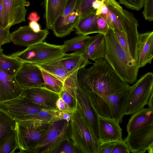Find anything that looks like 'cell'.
<instances>
[{
  "label": "cell",
  "mask_w": 153,
  "mask_h": 153,
  "mask_svg": "<svg viewBox=\"0 0 153 153\" xmlns=\"http://www.w3.org/2000/svg\"><path fill=\"white\" fill-rule=\"evenodd\" d=\"M86 70L92 92L97 96H108L129 85L118 75L104 58L95 60L93 65Z\"/></svg>",
  "instance_id": "obj_1"
},
{
  "label": "cell",
  "mask_w": 153,
  "mask_h": 153,
  "mask_svg": "<svg viewBox=\"0 0 153 153\" xmlns=\"http://www.w3.org/2000/svg\"><path fill=\"white\" fill-rule=\"evenodd\" d=\"M103 35L106 45L104 58L124 81L133 84L137 80L139 69L136 62L120 46L112 30L109 28Z\"/></svg>",
  "instance_id": "obj_2"
},
{
  "label": "cell",
  "mask_w": 153,
  "mask_h": 153,
  "mask_svg": "<svg viewBox=\"0 0 153 153\" xmlns=\"http://www.w3.org/2000/svg\"><path fill=\"white\" fill-rule=\"evenodd\" d=\"M70 114L69 137L79 153H97L99 143L77 100L75 108Z\"/></svg>",
  "instance_id": "obj_3"
},
{
  "label": "cell",
  "mask_w": 153,
  "mask_h": 153,
  "mask_svg": "<svg viewBox=\"0 0 153 153\" xmlns=\"http://www.w3.org/2000/svg\"><path fill=\"white\" fill-rule=\"evenodd\" d=\"M130 86L113 94L103 97L97 96L91 92L89 97L92 105L99 116L112 118L121 123Z\"/></svg>",
  "instance_id": "obj_4"
},
{
  "label": "cell",
  "mask_w": 153,
  "mask_h": 153,
  "mask_svg": "<svg viewBox=\"0 0 153 153\" xmlns=\"http://www.w3.org/2000/svg\"><path fill=\"white\" fill-rule=\"evenodd\" d=\"M52 123L30 120L16 121L14 129L19 152L28 153L46 134Z\"/></svg>",
  "instance_id": "obj_5"
},
{
  "label": "cell",
  "mask_w": 153,
  "mask_h": 153,
  "mask_svg": "<svg viewBox=\"0 0 153 153\" xmlns=\"http://www.w3.org/2000/svg\"><path fill=\"white\" fill-rule=\"evenodd\" d=\"M65 53L63 45H57L42 41L9 56L22 62L31 63L39 65L59 58Z\"/></svg>",
  "instance_id": "obj_6"
},
{
  "label": "cell",
  "mask_w": 153,
  "mask_h": 153,
  "mask_svg": "<svg viewBox=\"0 0 153 153\" xmlns=\"http://www.w3.org/2000/svg\"><path fill=\"white\" fill-rule=\"evenodd\" d=\"M108 13L117 18L127 41L131 57L137 63L136 50L139 32L138 20L131 12L124 9L116 0L106 4Z\"/></svg>",
  "instance_id": "obj_7"
},
{
  "label": "cell",
  "mask_w": 153,
  "mask_h": 153,
  "mask_svg": "<svg viewBox=\"0 0 153 153\" xmlns=\"http://www.w3.org/2000/svg\"><path fill=\"white\" fill-rule=\"evenodd\" d=\"M153 94V74L149 72L130 86L125 105V115L132 114L144 108Z\"/></svg>",
  "instance_id": "obj_8"
},
{
  "label": "cell",
  "mask_w": 153,
  "mask_h": 153,
  "mask_svg": "<svg viewBox=\"0 0 153 153\" xmlns=\"http://www.w3.org/2000/svg\"><path fill=\"white\" fill-rule=\"evenodd\" d=\"M69 123L61 120L52 123L44 136L28 153H54L69 137Z\"/></svg>",
  "instance_id": "obj_9"
},
{
  "label": "cell",
  "mask_w": 153,
  "mask_h": 153,
  "mask_svg": "<svg viewBox=\"0 0 153 153\" xmlns=\"http://www.w3.org/2000/svg\"><path fill=\"white\" fill-rule=\"evenodd\" d=\"M47 108L28 100L21 95L13 99L0 101V111L15 121Z\"/></svg>",
  "instance_id": "obj_10"
},
{
  "label": "cell",
  "mask_w": 153,
  "mask_h": 153,
  "mask_svg": "<svg viewBox=\"0 0 153 153\" xmlns=\"http://www.w3.org/2000/svg\"><path fill=\"white\" fill-rule=\"evenodd\" d=\"M76 100L81 106L95 139L99 144V116L91 103L88 92L79 84L78 81L76 87Z\"/></svg>",
  "instance_id": "obj_11"
},
{
  "label": "cell",
  "mask_w": 153,
  "mask_h": 153,
  "mask_svg": "<svg viewBox=\"0 0 153 153\" xmlns=\"http://www.w3.org/2000/svg\"><path fill=\"white\" fill-rule=\"evenodd\" d=\"M123 140L130 152L145 153L153 146V125L128 133Z\"/></svg>",
  "instance_id": "obj_12"
},
{
  "label": "cell",
  "mask_w": 153,
  "mask_h": 153,
  "mask_svg": "<svg viewBox=\"0 0 153 153\" xmlns=\"http://www.w3.org/2000/svg\"><path fill=\"white\" fill-rule=\"evenodd\" d=\"M15 78L23 89L45 87L41 70L35 64L23 62L15 76Z\"/></svg>",
  "instance_id": "obj_13"
},
{
  "label": "cell",
  "mask_w": 153,
  "mask_h": 153,
  "mask_svg": "<svg viewBox=\"0 0 153 153\" xmlns=\"http://www.w3.org/2000/svg\"><path fill=\"white\" fill-rule=\"evenodd\" d=\"M28 100L36 104L57 111L56 102L59 94L45 87H35L23 89L20 94Z\"/></svg>",
  "instance_id": "obj_14"
},
{
  "label": "cell",
  "mask_w": 153,
  "mask_h": 153,
  "mask_svg": "<svg viewBox=\"0 0 153 153\" xmlns=\"http://www.w3.org/2000/svg\"><path fill=\"white\" fill-rule=\"evenodd\" d=\"M49 32L47 29L34 32L28 26L20 27L10 34V40L14 44L28 47L44 41Z\"/></svg>",
  "instance_id": "obj_15"
},
{
  "label": "cell",
  "mask_w": 153,
  "mask_h": 153,
  "mask_svg": "<svg viewBox=\"0 0 153 153\" xmlns=\"http://www.w3.org/2000/svg\"><path fill=\"white\" fill-rule=\"evenodd\" d=\"M4 13L8 28L25 22L27 10L30 5L26 0H3Z\"/></svg>",
  "instance_id": "obj_16"
},
{
  "label": "cell",
  "mask_w": 153,
  "mask_h": 153,
  "mask_svg": "<svg viewBox=\"0 0 153 153\" xmlns=\"http://www.w3.org/2000/svg\"><path fill=\"white\" fill-rule=\"evenodd\" d=\"M118 121L112 118L99 116V144L109 142L123 141L122 129Z\"/></svg>",
  "instance_id": "obj_17"
},
{
  "label": "cell",
  "mask_w": 153,
  "mask_h": 153,
  "mask_svg": "<svg viewBox=\"0 0 153 153\" xmlns=\"http://www.w3.org/2000/svg\"><path fill=\"white\" fill-rule=\"evenodd\" d=\"M138 68L151 64L153 58V31L139 33L136 50Z\"/></svg>",
  "instance_id": "obj_18"
},
{
  "label": "cell",
  "mask_w": 153,
  "mask_h": 153,
  "mask_svg": "<svg viewBox=\"0 0 153 153\" xmlns=\"http://www.w3.org/2000/svg\"><path fill=\"white\" fill-rule=\"evenodd\" d=\"M22 90L15 77L8 75L0 67V101L19 97Z\"/></svg>",
  "instance_id": "obj_19"
},
{
  "label": "cell",
  "mask_w": 153,
  "mask_h": 153,
  "mask_svg": "<svg viewBox=\"0 0 153 153\" xmlns=\"http://www.w3.org/2000/svg\"><path fill=\"white\" fill-rule=\"evenodd\" d=\"M132 114L126 126L128 133L153 125V109L144 107Z\"/></svg>",
  "instance_id": "obj_20"
},
{
  "label": "cell",
  "mask_w": 153,
  "mask_h": 153,
  "mask_svg": "<svg viewBox=\"0 0 153 153\" xmlns=\"http://www.w3.org/2000/svg\"><path fill=\"white\" fill-rule=\"evenodd\" d=\"M67 0H44L45 13L47 29L52 30L57 19L61 15Z\"/></svg>",
  "instance_id": "obj_21"
},
{
  "label": "cell",
  "mask_w": 153,
  "mask_h": 153,
  "mask_svg": "<svg viewBox=\"0 0 153 153\" xmlns=\"http://www.w3.org/2000/svg\"><path fill=\"white\" fill-rule=\"evenodd\" d=\"M78 13L74 11L65 17H59L54 23L52 30L57 37L62 38L75 30L74 27L80 19Z\"/></svg>",
  "instance_id": "obj_22"
},
{
  "label": "cell",
  "mask_w": 153,
  "mask_h": 153,
  "mask_svg": "<svg viewBox=\"0 0 153 153\" xmlns=\"http://www.w3.org/2000/svg\"><path fill=\"white\" fill-rule=\"evenodd\" d=\"M106 45L104 35L98 33L91 36V38L85 52L84 55L88 59L94 61L104 58Z\"/></svg>",
  "instance_id": "obj_23"
},
{
  "label": "cell",
  "mask_w": 153,
  "mask_h": 153,
  "mask_svg": "<svg viewBox=\"0 0 153 153\" xmlns=\"http://www.w3.org/2000/svg\"><path fill=\"white\" fill-rule=\"evenodd\" d=\"M60 59L64 67L71 74L91 63L84 54L76 52L65 53Z\"/></svg>",
  "instance_id": "obj_24"
},
{
  "label": "cell",
  "mask_w": 153,
  "mask_h": 153,
  "mask_svg": "<svg viewBox=\"0 0 153 153\" xmlns=\"http://www.w3.org/2000/svg\"><path fill=\"white\" fill-rule=\"evenodd\" d=\"M96 12L80 19L74 27L77 35H88L99 33L97 24L98 16Z\"/></svg>",
  "instance_id": "obj_25"
},
{
  "label": "cell",
  "mask_w": 153,
  "mask_h": 153,
  "mask_svg": "<svg viewBox=\"0 0 153 153\" xmlns=\"http://www.w3.org/2000/svg\"><path fill=\"white\" fill-rule=\"evenodd\" d=\"M91 38L90 36L78 34L71 39L65 41L63 45L65 53L73 51L84 55Z\"/></svg>",
  "instance_id": "obj_26"
},
{
  "label": "cell",
  "mask_w": 153,
  "mask_h": 153,
  "mask_svg": "<svg viewBox=\"0 0 153 153\" xmlns=\"http://www.w3.org/2000/svg\"><path fill=\"white\" fill-rule=\"evenodd\" d=\"M60 58L46 64L37 65L40 68L54 75L64 83L71 74L64 67Z\"/></svg>",
  "instance_id": "obj_27"
},
{
  "label": "cell",
  "mask_w": 153,
  "mask_h": 153,
  "mask_svg": "<svg viewBox=\"0 0 153 153\" xmlns=\"http://www.w3.org/2000/svg\"><path fill=\"white\" fill-rule=\"evenodd\" d=\"M23 62L18 59L0 53V67L8 75L15 77Z\"/></svg>",
  "instance_id": "obj_28"
},
{
  "label": "cell",
  "mask_w": 153,
  "mask_h": 153,
  "mask_svg": "<svg viewBox=\"0 0 153 153\" xmlns=\"http://www.w3.org/2000/svg\"><path fill=\"white\" fill-rule=\"evenodd\" d=\"M19 149L14 128L10 129L0 140V153H14Z\"/></svg>",
  "instance_id": "obj_29"
},
{
  "label": "cell",
  "mask_w": 153,
  "mask_h": 153,
  "mask_svg": "<svg viewBox=\"0 0 153 153\" xmlns=\"http://www.w3.org/2000/svg\"><path fill=\"white\" fill-rule=\"evenodd\" d=\"M39 68L42 75L45 87L54 92L60 94L63 90L64 83L54 75Z\"/></svg>",
  "instance_id": "obj_30"
},
{
  "label": "cell",
  "mask_w": 153,
  "mask_h": 153,
  "mask_svg": "<svg viewBox=\"0 0 153 153\" xmlns=\"http://www.w3.org/2000/svg\"><path fill=\"white\" fill-rule=\"evenodd\" d=\"M96 0H77L74 10L77 12L80 18L96 12L92 7L93 3Z\"/></svg>",
  "instance_id": "obj_31"
},
{
  "label": "cell",
  "mask_w": 153,
  "mask_h": 153,
  "mask_svg": "<svg viewBox=\"0 0 153 153\" xmlns=\"http://www.w3.org/2000/svg\"><path fill=\"white\" fill-rule=\"evenodd\" d=\"M16 121L0 111V140L10 129L14 128Z\"/></svg>",
  "instance_id": "obj_32"
},
{
  "label": "cell",
  "mask_w": 153,
  "mask_h": 153,
  "mask_svg": "<svg viewBox=\"0 0 153 153\" xmlns=\"http://www.w3.org/2000/svg\"><path fill=\"white\" fill-rule=\"evenodd\" d=\"M65 104V110L71 113L76 106V100L67 91L63 90L59 94Z\"/></svg>",
  "instance_id": "obj_33"
},
{
  "label": "cell",
  "mask_w": 153,
  "mask_h": 153,
  "mask_svg": "<svg viewBox=\"0 0 153 153\" xmlns=\"http://www.w3.org/2000/svg\"><path fill=\"white\" fill-rule=\"evenodd\" d=\"M78 153L79 152L77 150L74 146L69 138L65 140L54 152V153Z\"/></svg>",
  "instance_id": "obj_34"
},
{
  "label": "cell",
  "mask_w": 153,
  "mask_h": 153,
  "mask_svg": "<svg viewBox=\"0 0 153 153\" xmlns=\"http://www.w3.org/2000/svg\"><path fill=\"white\" fill-rule=\"evenodd\" d=\"M114 31L117 39L120 46L131 56L127 41L124 33L115 25L114 26Z\"/></svg>",
  "instance_id": "obj_35"
},
{
  "label": "cell",
  "mask_w": 153,
  "mask_h": 153,
  "mask_svg": "<svg viewBox=\"0 0 153 153\" xmlns=\"http://www.w3.org/2000/svg\"><path fill=\"white\" fill-rule=\"evenodd\" d=\"M144 9L142 13L145 19L149 22L153 20V0H145Z\"/></svg>",
  "instance_id": "obj_36"
},
{
  "label": "cell",
  "mask_w": 153,
  "mask_h": 153,
  "mask_svg": "<svg viewBox=\"0 0 153 153\" xmlns=\"http://www.w3.org/2000/svg\"><path fill=\"white\" fill-rule=\"evenodd\" d=\"M145 0H119L120 3L128 8L139 11L142 8Z\"/></svg>",
  "instance_id": "obj_37"
},
{
  "label": "cell",
  "mask_w": 153,
  "mask_h": 153,
  "mask_svg": "<svg viewBox=\"0 0 153 153\" xmlns=\"http://www.w3.org/2000/svg\"><path fill=\"white\" fill-rule=\"evenodd\" d=\"M116 143L109 142L100 143L97 153H111Z\"/></svg>",
  "instance_id": "obj_38"
},
{
  "label": "cell",
  "mask_w": 153,
  "mask_h": 153,
  "mask_svg": "<svg viewBox=\"0 0 153 153\" xmlns=\"http://www.w3.org/2000/svg\"><path fill=\"white\" fill-rule=\"evenodd\" d=\"M10 29L0 27V45H2L10 42Z\"/></svg>",
  "instance_id": "obj_39"
},
{
  "label": "cell",
  "mask_w": 153,
  "mask_h": 153,
  "mask_svg": "<svg viewBox=\"0 0 153 153\" xmlns=\"http://www.w3.org/2000/svg\"><path fill=\"white\" fill-rule=\"evenodd\" d=\"M97 24L99 33L105 35L108 32V26L104 19L100 16L97 17Z\"/></svg>",
  "instance_id": "obj_40"
},
{
  "label": "cell",
  "mask_w": 153,
  "mask_h": 153,
  "mask_svg": "<svg viewBox=\"0 0 153 153\" xmlns=\"http://www.w3.org/2000/svg\"><path fill=\"white\" fill-rule=\"evenodd\" d=\"M130 152L127 146L123 141L121 142H116L111 153H129Z\"/></svg>",
  "instance_id": "obj_41"
},
{
  "label": "cell",
  "mask_w": 153,
  "mask_h": 153,
  "mask_svg": "<svg viewBox=\"0 0 153 153\" xmlns=\"http://www.w3.org/2000/svg\"><path fill=\"white\" fill-rule=\"evenodd\" d=\"M0 27L4 28H8L6 22L3 0H0Z\"/></svg>",
  "instance_id": "obj_42"
},
{
  "label": "cell",
  "mask_w": 153,
  "mask_h": 153,
  "mask_svg": "<svg viewBox=\"0 0 153 153\" xmlns=\"http://www.w3.org/2000/svg\"><path fill=\"white\" fill-rule=\"evenodd\" d=\"M99 16L102 17L105 21L108 26L109 28L111 29L114 31V25L111 21L108 13L100 14Z\"/></svg>",
  "instance_id": "obj_43"
},
{
  "label": "cell",
  "mask_w": 153,
  "mask_h": 153,
  "mask_svg": "<svg viewBox=\"0 0 153 153\" xmlns=\"http://www.w3.org/2000/svg\"><path fill=\"white\" fill-rule=\"evenodd\" d=\"M56 106L57 111H63L65 110V104L60 95L59 97L56 102Z\"/></svg>",
  "instance_id": "obj_44"
},
{
  "label": "cell",
  "mask_w": 153,
  "mask_h": 153,
  "mask_svg": "<svg viewBox=\"0 0 153 153\" xmlns=\"http://www.w3.org/2000/svg\"><path fill=\"white\" fill-rule=\"evenodd\" d=\"M28 26L34 32L36 33L39 32L41 30L40 25L36 22L30 21L29 23Z\"/></svg>",
  "instance_id": "obj_45"
},
{
  "label": "cell",
  "mask_w": 153,
  "mask_h": 153,
  "mask_svg": "<svg viewBox=\"0 0 153 153\" xmlns=\"http://www.w3.org/2000/svg\"><path fill=\"white\" fill-rule=\"evenodd\" d=\"M59 112L61 119L69 123L71 119L70 113L65 111H59Z\"/></svg>",
  "instance_id": "obj_46"
},
{
  "label": "cell",
  "mask_w": 153,
  "mask_h": 153,
  "mask_svg": "<svg viewBox=\"0 0 153 153\" xmlns=\"http://www.w3.org/2000/svg\"><path fill=\"white\" fill-rule=\"evenodd\" d=\"M40 19V16L35 11L32 12L30 13L27 17L28 20L30 21L37 22Z\"/></svg>",
  "instance_id": "obj_47"
},
{
  "label": "cell",
  "mask_w": 153,
  "mask_h": 153,
  "mask_svg": "<svg viewBox=\"0 0 153 153\" xmlns=\"http://www.w3.org/2000/svg\"><path fill=\"white\" fill-rule=\"evenodd\" d=\"M108 10L107 6L104 4L96 11V14L97 16L100 14L108 13Z\"/></svg>",
  "instance_id": "obj_48"
},
{
  "label": "cell",
  "mask_w": 153,
  "mask_h": 153,
  "mask_svg": "<svg viewBox=\"0 0 153 153\" xmlns=\"http://www.w3.org/2000/svg\"><path fill=\"white\" fill-rule=\"evenodd\" d=\"M104 4V2L101 0H96L93 3L92 7L94 9L97 10Z\"/></svg>",
  "instance_id": "obj_49"
},
{
  "label": "cell",
  "mask_w": 153,
  "mask_h": 153,
  "mask_svg": "<svg viewBox=\"0 0 153 153\" xmlns=\"http://www.w3.org/2000/svg\"><path fill=\"white\" fill-rule=\"evenodd\" d=\"M147 105H148V108L153 109V94L150 96Z\"/></svg>",
  "instance_id": "obj_50"
},
{
  "label": "cell",
  "mask_w": 153,
  "mask_h": 153,
  "mask_svg": "<svg viewBox=\"0 0 153 153\" xmlns=\"http://www.w3.org/2000/svg\"><path fill=\"white\" fill-rule=\"evenodd\" d=\"M1 45H0V53L3 51V49L1 48Z\"/></svg>",
  "instance_id": "obj_51"
}]
</instances>
